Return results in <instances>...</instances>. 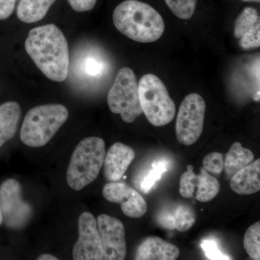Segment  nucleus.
Listing matches in <instances>:
<instances>
[{"label":"nucleus","mask_w":260,"mask_h":260,"mask_svg":"<svg viewBox=\"0 0 260 260\" xmlns=\"http://www.w3.org/2000/svg\"><path fill=\"white\" fill-rule=\"evenodd\" d=\"M25 49L49 80L61 83L68 78L69 47L64 34L56 25L48 24L31 29L25 42Z\"/></svg>","instance_id":"obj_1"},{"label":"nucleus","mask_w":260,"mask_h":260,"mask_svg":"<svg viewBox=\"0 0 260 260\" xmlns=\"http://www.w3.org/2000/svg\"><path fill=\"white\" fill-rule=\"evenodd\" d=\"M116 28L135 42L151 43L158 40L165 30L161 15L147 3L126 0L113 13Z\"/></svg>","instance_id":"obj_2"},{"label":"nucleus","mask_w":260,"mask_h":260,"mask_svg":"<svg viewBox=\"0 0 260 260\" xmlns=\"http://www.w3.org/2000/svg\"><path fill=\"white\" fill-rule=\"evenodd\" d=\"M69 112L61 104H47L30 109L24 119L20 139L28 147L44 146L68 120Z\"/></svg>","instance_id":"obj_3"},{"label":"nucleus","mask_w":260,"mask_h":260,"mask_svg":"<svg viewBox=\"0 0 260 260\" xmlns=\"http://www.w3.org/2000/svg\"><path fill=\"white\" fill-rule=\"evenodd\" d=\"M106 155L105 142L90 137L80 142L70 159L67 172L68 185L80 191L93 182L100 173Z\"/></svg>","instance_id":"obj_4"},{"label":"nucleus","mask_w":260,"mask_h":260,"mask_svg":"<svg viewBox=\"0 0 260 260\" xmlns=\"http://www.w3.org/2000/svg\"><path fill=\"white\" fill-rule=\"evenodd\" d=\"M138 91L142 110L150 124L162 126L172 122L176 115L175 103L160 78L145 75L138 83Z\"/></svg>","instance_id":"obj_5"},{"label":"nucleus","mask_w":260,"mask_h":260,"mask_svg":"<svg viewBox=\"0 0 260 260\" xmlns=\"http://www.w3.org/2000/svg\"><path fill=\"white\" fill-rule=\"evenodd\" d=\"M107 102L112 112L120 114L126 123L133 122L143 114L138 83L133 70L123 68L118 72L108 93Z\"/></svg>","instance_id":"obj_6"},{"label":"nucleus","mask_w":260,"mask_h":260,"mask_svg":"<svg viewBox=\"0 0 260 260\" xmlns=\"http://www.w3.org/2000/svg\"><path fill=\"white\" fill-rule=\"evenodd\" d=\"M206 105L204 99L198 93L184 98L178 112L176 134L181 144L191 145L196 143L204 129Z\"/></svg>","instance_id":"obj_7"},{"label":"nucleus","mask_w":260,"mask_h":260,"mask_svg":"<svg viewBox=\"0 0 260 260\" xmlns=\"http://www.w3.org/2000/svg\"><path fill=\"white\" fill-rule=\"evenodd\" d=\"M20 183L15 179H8L0 187V209L7 226L22 227L31 215V208L22 199Z\"/></svg>","instance_id":"obj_8"},{"label":"nucleus","mask_w":260,"mask_h":260,"mask_svg":"<svg viewBox=\"0 0 260 260\" xmlns=\"http://www.w3.org/2000/svg\"><path fill=\"white\" fill-rule=\"evenodd\" d=\"M97 225L102 239V259H125V231L122 222L119 219L103 214L98 218Z\"/></svg>","instance_id":"obj_9"},{"label":"nucleus","mask_w":260,"mask_h":260,"mask_svg":"<svg viewBox=\"0 0 260 260\" xmlns=\"http://www.w3.org/2000/svg\"><path fill=\"white\" fill-rule=\"evenodd\" d=\"M79 238L73 248L75 260H100L103 257L102 239L95 217L88 212L80 215L78 220Z\"/></svg>","instance_id":"obj_10"},{"label":"nucleus","mask_w":260,"mask_h":260,"mask_svg":"<svg viewBox=\"0 0 260 260\" xmlns=\"http://www.w3.org/2000/svg\"><path fill=\"white\" fill-rule=\"evenodd\" d=\"M103 195L107 201L120 204L123 213L129 218H141L148 209L141 194L124 183H108L103 189Z\"/></svg>","instance_id":"obj_11"},{"label":"nucleus","mask_w":260,"mask_h":260,"mask_svg":"<svg viewBox=\"0 0 260 260\" xmlns=\"http://www.w3.org/2000/svg\"><path fill=\"white\" fill-rule=\"evenodd\" d=\"M234 34L244 50L260 47V18L256 9L248 7L243 10L236 20Z\"/></svg>","instance_id":"obj_12"},{"label":"nucleus","mask_w":260,"mask_h":260,"mask_svg":"<svg viewBox=\"0 0 260 260\" xmlns=\"http://www.w3.org/2000/svg\"><path fill=\"white\" fill-rule=\"evenodd\" d=\"M134 150L127 145L116 143L109 148L104 158V175L110 182L120 180L134 160Z\"/></svg>","instance_id":"obj_13"},{"label":"nucleus","mask_w":260,"mask_h":260,"mask_svg":"<svg viewBox=\"0 0 260 260\" xmlns=\"http://www.w3.org/2000/svg\"><path fill=\"white\" fill-rule=\"evenodd\" d=\"M156 220L162 229L185 232L194 225L195 215L188 205L175 204L159 211Z\"/></svg>","instance_id":"obj_14"},{"label":"nucleus","mask_w":260,"mask_h":260,"mask_svg":"<svg viewBox=\"0 0 260 260\" xmlns=\"http://www.w3.org/2000/svg\"><path fill=\"white\" fill-rule=\"evenodd\" d=\"M180 254L177 246L162 240L160 238H147L137 249V260H174Z\"/></svg>","instance_id":"obj_15"},{"label":"nucleus","mask_w":260,"mask_h":260,"mask_svg":"<svg viewBox=\"0 0 260 260\" xmlns=\"http://www.w3.org/2000/svg\"><path fill=\"white\" fill-rule=\"evenodd\" d=\"M231 188L239 195H250L260 190V160L250 162L232 176Z\"/></svg>","instance_id":"obj_16"},{"label":"nucleus","mask_w":260,"mask_h":260,"mask_svg":"<svg viewBox=\"0 0 260 260\" xmlns=\"http://www.w3.org/2000/svg\"><path fill=\"white\" fill-rule=\"evenodd\" d=\"M21 114L17 102H8L0 105V147L14 137Z\"/></svg>","instance_id":"obj_17"},{"label":"nucleus","mask_w":260,"mask_h":260,"mask_svg":"<svg viewBox=\"0 0 260 260\" xmlns=\"http://www.w3.org/2000/svg\"><path fill=\"white\" fill-rule=\"evenodd\" d=\"M56 0H20L17 16L25 23H37L42 20Z\"/></svg>","instance_id":"obj_18"},{"label":"nucleus","mask_w":260,"mask_h":260,"mask_svg":"<svg viewBox=\"0 0 260 260\" xmlns=\"http://www.w3.org/2000/svg\"><path fill=\"white\" fill-rule=\"evenodd\" d=\"M254 154L239 142L234 143L225 155L224 169L228 177H232L254 160Z\"/></svg>","instance_id":"obj_19"},{"label":"nucleus","mask_w":260,"mask_h":260,"mask_svg":"<svg viewBox=\"0 0 260 260\" xmlns=\"http://www.w3.org/2000/svg\"><path fill=\"white\" fill-rule=\"evenodd\" d=\"M220 191V184L215 177H212L204 169L198 175L196 199L202 203H207L214 199Z\"/></svg>","instance_id":"obj_20"},{"label":"nucleus","mask_w":260,"mask_h":260,"mask_svg":"<svg viewBox=\"0 0 260 260\" xmlns=\"http://www.w3.org/2000/svg\"><path fill=\"white\" fill-rule=\"evenodd\" d=\"M170 162L167 158H159L154 160L151 167L145 172L140 180V189L145 194H148L153 189L155 184L161 179L162 175L167 172Z\"/></svg>","instance_id":"obj_21"},{"label":"nucleus","mask_w":260,"mask_h":260,"mask_svg":"<svg viewBox=\"0 0 260 260\" xmlns=\"http://www.w3.org/2000/svg\"><path fill=\"white\" fill-rule=\"evenodd\" d=\"M244 247L251 259H260L259 221L251 225L246 231L244 238Z\"/></svg>","instance_id":"obj_22"},{"label":"nucleus","mask_w":260,"mask_h":260,"mask_svg":"<svg viewBox=\"0 0 260 260\" xmlns=\"http://www.w3.org/2000/svg\"><path fill=\"white\" fill-rule=\"evenodd\" d=\"M177 18L189 20L194 15L197 0H164Z\"/></svg>","instance_id":"obj_23"},{"label":"nucleus","mask_w":260,"mask_h":260,"mask_svg":"<svg viewBox=\"0 0 260 260\" xmlns=\"http://www.w3.org/2000/svg\"><path fill=\"white\" fill-rule=\"evenodd\" d=\"M193 170L194 168L192 166H188L187 171L180 178L179 193L183 198H191L196 191L198 175L195 174Z\"/></svg>","instance_id":"obj_24"},{"label":"nucleus","mask_w":260,"mask_h":260,"mask_svg":"<svg viewBox=\"0 0 260 260\" xmlns=\"http://www.w3.org/2000/svg\"><path fill=\"white\" fill-rule=\"evenodd\" d=\"M200 247L209 259H232L230 256L220 250L218 242L215 239H205L200 243Z\"/></svg>","instance_id":"obj_25"},{"label":"nucleus","mask_w":260,"mask_h":260,"mask_svg":"<svg viewBox=\"0 0 260 260\" xmlns=\"http://www.w3.org/2000/svg\"><path fill=\"white\" fill-rule=\"evenodd\" d=\"M203 169L214 174H220L224 169L223 154L213 152L208 154L203 160Z\"/></svg>","instance_id":"obj_26"},{"label":"nucleus","mask_w":260,"mask_h":260,"mask_svg":"<svg viewBox=\"0 0 260 260\" xmlns=\"http://www.w3.org/2000/svg\"><path fill=\"white\" fill-rule=\"evenodd\" d=\"M68 2L75 11L83 13L93 10L97 0H68Z\"/></svg>","instance_id":"obj_27"},{"label":"nucleus","mask_w":260,"mask_h":260,"mask_svg":"<svg viewBox=\"0 0 260 260\" xmlns=\"http://www.w3.org/2000/svg\"><path fill=\"white\" fill-rule=\"evenodd\" d=\"M18 0H0V20L9 18L14 11Z\"/></svg>","instance_id":"obj_28"},{"label":"nucleus","mask_w":260,"mask_h":260,"mask_svg":"<svg viewBox=\"0 0 260 260\" xmlns=\"http://www.w3.org/2000/svg\"><path fill=\"white\" fill-rule=\"evenodd\" d=\"M83 71L90 76L99 75L102 71V64L94 59H88L83 62Z\"/></svg>","instance_id":"obj_29"},{"label":"nucleus","mask_w":260,"mask_h":260,"mask_svg":"<svg viewBox=\"0 0 260 260\" xmlns=\"http://www.w3.org/2000/svg\"><path fill=\"white\" fill-rule=\"evenodd\" d=\"M39 260H57V258L55 256L51 255V254H43L38 258Z\"/></svg>","instance_id":"obj_30"},{"label":"nucleus","mask_w":260,"mask_h":260,"mask_svg":"<svg viewBox=\"0 0 260 260\" xmlns=\"http://www.w3.org/2000/svg\"><path fill=\"white\" fill-rule=\"evenodd\" d=\"M241 1L246 2V3H259L260 0H241Z\"/></svg>","instance_id":"obj_31"},{"label":"nucleus","mask_w":260,"mask_h":260,"mask_svg":"<svg viewBox=\"0 0 260 260\" xmlns=\"http://www.w3.org/2000/svg\"><path fill=\"white\" fill-rule=\"evenodd\" d=\"M3 223V216H2L1 209H0V225Z\"/></svg>","instance_id":"obj_32"}]
</instances>
